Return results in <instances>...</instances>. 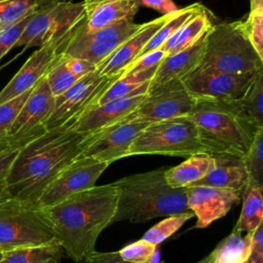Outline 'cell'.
Wrapping results in <instances>:
<instances>
[{"mask_svg":"<svg viewBox=\"0 0 263 263\" xmlns=\"http://www.w3.org/2000/svg\"><path fill=\"white\" fill-rule=\"evenodd\" d=\"M120 76L104 77L96 69L66 91L54 97L52 111L45 121L46 130L70 129L76 120L95 106L103 92Z\"/></svg>","mask_w":263,"mask_h":263,"instance_id":"obj_9","label":"cell"},{"mask_svg":"<svg viewBox=\"0 0 263 263\" xmlns=\"http://www.w3.org/2000/svg\"><path fill=\"white\" fill-rule=\"evenodd\" d=\"M170 14L142 24L136 33L129 36L111 55L97 67L100 75L104 77L121 75L124 69L138 58L139 53L152 36L166 22Z\"/></svg>","mask_w":263,"mask_h":263,"instance_id":"obj_19","label":"cell"},{"mask_svg":"<svg viewBox=\"0 0 263 263\" xmlns=\"http://www.w3.org/2000/svg\"><path fill=\"white\" fill-rule=\"evenodd\" d=\"M242 24L252 45L263 58V0H250V12Z\"/></svg>","mask_w":263,"mask_h":263,"instance_id":"obj_35","label":"cell"},{"mask_svg":"<svg viewBox=\"0 0 263 263\" xmlns=\"http://www.w3.org/2000/svg\"><path fill=\"white\" fill-rule=\"evenodd\" d=\"M78 25L71 33L60 53L87 61L98 67L121 43L136 33L142 24H136L133 21H123L90 32L79 30Z\"/></svg>","mask_w":263,"mask_h":263,"instance_id":"obj_10","label":"cell"},{"mask_svg":"<svg viewBox=\"0 0 263 263\" xmlns=\"http://www.w3.org/2000/svg\"><path fill=\"white\" fill-rule=\"evenodd\" d=\"M157 168L123 177L112 182L118 200L112 224L120 221L144 223L153 218L189 212L186 189L167 185L164 172Z\"/></svg>","mask_w":263,"mask_h":263,"instance_id":"obj_3","label":"cell"},{"mask_svg":"<svg viewBox=\"0 0 263 263\" xmlns=\"http://www.w3.org/2000/svg\"><path fill=\"white\" fill-rule=\"evenodd\" d=\"M215 159L213 168L192 186H211L240 192L249 182V175L242 158L232 154H212Z\"/></svg>","mask_w":263,"mask_h":263,"instance_id":"obj_22","label":"cell"},{"mask_svg":"<svg viewBox=\"0 0 263 263\" xmlns=\"http://www.w3.org/2000/svg\"><path fill=\"white\" fill-rule=\"evenodd\" d=\"M0 1H2V0H0Z\"/></svg>","mask_w":263,"mask_h":263,"instance_id":"obj_48","label":"cell"},{"mask_svg":"<svg viewBox=\"0 0 263 263\" xmlns=\"http://www.w3.org/2000/svg\"><path fill=\"white\" fill-rule=\"evenodd\" d=\"M54 103L45 77L31 91L20 113L7 132L3 148H22L30 141L46 133L45 121L49 117Z\"/></svg>","mask_w":263,"mask_h":263,"instance_id":"obj_12","label":"cell"},{"mask_svg":"<svg viewBox=\"0 0 263 263\" xmlns=\"http://www.w3.org/2000/svg\"><path fill=\"white\" fill-rule=\"evenodd\" d=\"M66 1H72V0H36L38 6H44L50 3H55V2H66Z\"/></svg>","mask_w":263,"mask_h":263,"instance_id":"obj_44","label":"cell"},{"mask_svg":"<svg viewBox=\"0 0 263 263\" xmlns=\"http://www.w3.org/2000/svg\"><path fill=\"white\" fill-rule=\"evenodd\" d=\"M38 7L36 0L0 1V32L29 16Z\"/></svg>","mask_w":263,"mask_h":263,"instance_id":"obj_32","label":"cell"},{"mask_svg":"<svg viewBox=\"0 0 263 263\" xmlns=\"http://www.w3.org/2000/svg\"><path fill=\"white\" fill-rule=\"evenodd\" d=\"M238 104L258 125L263 126V70L259 71Z\"/></svg>","mask_w":263,"mask_h":263,"instance_id":"obj_31","label":"cell"},{"mask_svg":"<svg viewBox=\"0 0 263 263\" xmlns=\"http://www.w3.org/2000/svg\"><path fill=\"white\" fill-rule=\"evenodd\" d=\"M192 217H194V215L191 211L167 216L162 221L151 227L142 238L148 242L158 246L160 242L177 232Z\"/></svg>","mask_w":263,"mask_h":263,"instance_id":"obj_33","label":"cell"},{"mask_svg":"<svg viewBox=\"0 0 263 263\" xmlns=\"http://www.w3.org/2000/svg\"><path fill=\"white\" fill-rule=\"evenodd\" d=\"M70 35L64 39L48 42L34 51L0 91V104L35 87L54 64Z\"/></svg>","mask_w":263,"mask_h":263,"instance_id":"obj_16","label":"cell"},{"mask_svg":"<svg viewBox=\"0 0 263 263\" xmlns=\"http://www.w3.org/2000/svg\"><path fill=\"white\" fill-rule=\"evenodd\" d=\"M165 58V53L162 49H155L152 50L137 60H135L130 65H128L121 75L132 74V73H140L147 70H150L152 68H155L159 65V63Z\"/></svg>","mask_w":263,"mask_h":263,"instance_id":"obj_38","label":"cell"},{"mask_svg":"<svg viewBox=\"0 0 263 263\" xmlns=\"http://www.w3.org/2000/svg\"><path fill=\"white\" fill-rule=\"evenodd\" d=\"M253 231L247 232L242 236L240 231L233 228L232 232L221 240L209 255L211 263H246L250 253Z\"/></svg>","mask_w":263,"mask_h":263,"instance_id":"obj_28","label":"cell"},{"mask_svg":"<svg viewBox=\"0 0 263 263\" xmlns=\"http://www.w3.org/2000/svg\"><path fill=\"white\" fill-rule=\"evenodd\" d=\"M208 32L190 47L165 57L156 68L149 90L172 80L184 81L194 73L200 67L202 62Z\"/></svg>","mask_w":263,"mask_h":263,"instance_id":"obj_21","label":"cell"},{"mask_svg":"<svg viewBox=\"0 0 263 263\" xmlns=\"http://www.w3.org/2000/svg\"><path fill=\"white\" fill-rule=\"evenodd\" d=\"M197 263H211V260H210V257L209 256H206V257H204L203 259H201L199 262H197Z\"/></svg>","mask_w":263,"mask_h":263,"instance_id":"obj_45","label":"cell"},{"mask_svg":"<svg viewBox=\"0 0 263 263\" xmlns=\"http://www.w3.org/2000/svg\"><path fill=\"white\" fill-rule=\"evenodd\" d=\"M33 13L30 14L29 16L25 17L17 24L0 32V60L7 53V51L10 48L15 46V43L17 42L20 36L22 35L26 25L31 20Z\"/></svg>","mask_w":263,"mask_h":263,"instance_id":"obj_39","label":"cell"},{"mask_svg":"<svg viewBox=\"0 0 263 263\" xmlns=\"http://www.w3.org/2000/svg\"><path fill=\"white\" fill-rule=\"evenodd\" d=\"M156 68L157 66L144 72L121 75L103 92V95L96 102L95 106L125 96L147 93Z\"/></svg>","mask_w":263,"mask_h":263,"instance_id":"obj_27","label":"cell"},{"mask_svg":"<svg viewBox=\"0 0 263 263\" xmlns=\"http://www.w3.org/2000/svg\"><path fill=\"white\" fill-rule=\"evenodd\" d=\"M59 243L37 206L5 196L0 199V250H12Z\"/></svg>","mask_w":263,"mask_h":263,"instance_id":"obj_7","label":"cell"},{"mask_svg":"<svg viewBox=\"0 0 263 263\" xmlns=\"http://www.w3.org/2000/svg\"><path fill=\"white\" fill-rule=\"evenodd\" d=\"M96 69L97 67L87 61L60 53L45 75V80L53 97H58Z\"/></svg>","mask_w":263,"mask_h":263,"instance_id":"obj_23","label":"cell"},{"mask_svg":"<svg viewBox=\"0 0 263 263\" xmlns=\"http://www.w3.org/2000/svg\"><path fill=\"white\" fill-rule=\"evenodd\" d=\"M197 101L187 90L183 81L172 80L149 90L140 107L128 115L152 123L177 117H187Z\"/></svg>","mask_w":263,"mask_h":263,"instance_id":"obj_13","label":"cell"},{"mask_svg":"<svg viewBox=\"0 0 263 263\" xmlns=\"http://www.w3.org/2000/svg\"><path fill=\"white\" fill-rule=\"evenodd\" d=\"M214 164L215 159L212 154H194L187 157L180 164L166 168L164 178L167 185L172 188H187L202 179L213 168Z\"/></svg>","mask_w":263,"mask_h":263,"instance_id":"obj_24","label":"cell"},{"mask_svg":"<svg viewBox=\"0 0 263 263\" xmlns=\"http://www.w3.org/2000/svg\"><path fill=\"white\" fill-rule=\"evenodd\" d=\"M210 12L204 7L190 17L162 46L165 57L182 51L197 42L213 26Z\"/></svg>","mask_w":263,"mask_h":263,"instance_id":"obj_25","label":"cell"},{"mask_svg":"<svg viewBox=\"0 0 263 263\" xmlns=\"http://www.w3.org/2000/svg\"><path fill=\"white\" fill-rule=\"evenodd\" d=\"M263 187L249 181L240 191L242 208L234 229L251 232L263 221Z\"/></svg>","mask_w":263,"mask_h":263,"instance_id":"obj_26","label":"cell"},{"mask_svg":"<svg viewBox=\"0 0 263 263\" xmlns=\"http://www.w3.org/2000/svg\"><path fill=\"white\" fill-rule=\"evenodd\" d=\"M86 263H129L123 261L118 252H98L93 251L85 260Z\"/></svg>","mask_w":263,"mask_h":263,"instance_id":"obj_43","label":"cell"},{"mask_svg":"<svg viewBox=\"0 0 263 263\" xmlns=\"http://www.w3.org/2000/svg\"><path fill=\"white\" fill-rule=\"evenodd\" d=\"M241 158L249 181L263 187V127L258 129L250 148Z\"/></svg>","mask_w":263,"mask_h":263,"instance_id":"obj_34","label":"cell"},{"mask_svg":"<svg viewBox=\"0 0 263 263\" xmlns=\"http://www.w3.org/2000/svg\"><path fill=\"white\" fill-rule=\"evenodd\" d=\"M138 6H144L160 12L162 15L170 14L178 10V6L173 0H134Z\"/></svg>","mask_w":263,"mask_h":263,"instance_id":"obj_42","label":"cell"},{"mask_svg":"<svg viewBox=\"0 0 263 263\" xmlns=\"http://www.w3.org/2000/svg\"><path fill=\"white\" fill-rule=\"evenodd\" d=\"M156 247L157 246L141 238L123 247L117 252L119 257L125 262L149 263L155 254Z\"/></svg>","mask_w":263,"mask_h":263,"instance_id":"obj_37","label":"cell"},{"mask_svg":"<svg viewBox=\"0 0 263 263\" xmlns=\"http://www.w3.org/2000/svg\"><path fill=\"white\" fill-rule=\"evenodd\" d=\"M117 200L118 190L110 183L96 185L40 210L67 256L75 262H85L96 251L101 232L112 225Z\"/></svg>","mask_w":263,"mask_h":263,"instance_id":"obj_1","label":"cell"},{"mask_svg":"<svg viewBox=\"0 0 263 263\" xmlns=\"http://www.w3.org/2000/svg\"><path fill=\"white\" fill-rule=\"evenodd\" d=\"M108 166V163L95 158L79 156L48 185L36 206L44 209L54 205L75 193L96 186V182Z\"/></svg>","mask_w":263,"mask_h":263,"instance_id":"obj_14","label":"cell"},{"mask_svg":"<svg viewBox=\"0 0 263 263\" xmlns=\"http://www.w3.org/2000/svg\"><path fill=\"white\" fill-rule=\"evenodd\" d=\"M20 148L5 147L0 150V199L6 196L7 178Z\"/></svg>","mask_w":263,"mask_h":263,"instance_id":"obj_40","label":"cell"},{"mask_svg":"<svg viewBox=\"0 0 263 263\" xmlns=\"http://www.w3.org/2000/svg\"><path fill=\"white\" fill-rule=\"evenodd\" d=\"M0 150H1V148H0Z\"/></svg>","mask_w":263,"mask_h":263,"instance_id":"obj_47","label":"cell"},{"mask_svg":"<svg viewBox=\"0 0 263 263\" xmlns=\"http://www.w3.org/2000/svg\"><path fill=\"white\" fill-rule=\"evenodd\" d=\"M246 263H263V221L253 231L250 253Z\"/></svg>","mask_w":263,"mask_h":263,"instance_id":"obj_41","label":"cell"},{"mask_svg":"<svg viewBox=\"0 0 263 263\" xmlns=\"http://www.w3.org/2000/svg\"><path fill=\"white\" fill-rule=\"evenodd\" d=\"M5 254H6V252H5V251H2V250H0V261H1V260L4 258Z\"/></svg>","mask_w":263,"mask_h":263,"instance_id":"obj_46","label":"cell"},{"mask_svg":"<svg viewBox=\"0 0 263 263\" xmlns=\"http://www.w3.org/2000/svg\"><path fill=\"white\" fill-rule=\"evenodd\" d=\"M62 257V247L54 243L8 251L0 263H61Z\"/></svg>","mask_w":263,"mask_h":263,"instance_id":"obj_30","label":"cell"},{"mask_svg":"<svg viewBox=\"0 0 263 263\" xmlns=\"http://www.w3.org/2000/svg\"><path fill=\"white\" fill-rule=\"evenodd\" d=\"M147 93L130 95L97 105L83 113L70 129L77 134L88 135L123 120L135 112Z\"/></svg>","mask_w":263,"mask_h":263,"instance_id":"obj_18","label":"cell"},{"mask_svg":"<svg viewBox=\"0 0 263 263\" xmlns=\"http://www.w3.org/2000/svg\"><path fill=\"white\" fill-rule=\"evenodd\" d=\"M198 69L228 74H249L263 70L261 58L252 45L242 21L213 25L205 36Z\"/></svg>","mask_w":263,"mask_h":263,"instance_id":"obj_5","label":"cell"},{"mask_svg":"<svg viewBox=\"0 0 263 263\" xmlns=\"http://www.w3.org/2000/svg\"><path fill=\"white\" fill-rule=\"evenodd\" d=\"M258 72L228 74L197 69L183 83L197 102L238 101L245 95Z\"/></svg>","mask_w":263,"mask_h":263,"instance_id":"obj_15","label":"cell"},{"mask_svg":"<svg viewBox=\"0 0 263 263\" xmlns=\"http://www.w3.org/2000/svg\"><path fill=\"white\" fill-rule=\"evenodd\" d=\"M187 205L196 217L192 228H205L224 217L240 200V192L211 186L187 187Z\"/></svg>","mask_w":263,"mask_h":263,"instance_id":"obj_17","label":"cell"},{"mask_svg":"<svg viewBox=\"0 0 263 263\" xmlns=\"http://www.w3.org/2000/svg\"><path fill=\"white\" fill-rule=\"evenodd\" d=\"M208 153L198 127L188 117H177L149 123L134 140L128 156L158 154L189 157Z\"/></svg>","mask_w":263,"mask_h":263,"instance_id":"obj_6","label":"cell"},{"mask_svg":"<svg viewBox=\"0 0 263 263\" xmlns=\"http://www.w3.org/2000/svg\"><path fill=\"white\" fill-rule=\"evenodd\" d=\"M204 6L200 3H193L184 8L178 9L172 12L166 20V22L158 29V31L152 36V38L147 42L144 48L139 53L138 58L152 51L161 48V46L194 14L202 10ZM137 58V59H138ZM136 59V60H137Z\"/></svg>","mask_w":263,"mask_h":263,"instance_id":"obj_29","label":"cell"},{"mask_svg":"<svg viewBox=\"0 0 263 263\" xmlns=\"http://www.w3.org/2000/svg\"><path fill=\"white\" fill-rule=\"evenodd\" d=\"M199 129L209 154L242 157L260 126L237 101H199L187 116Z\"/></svg>","mask_w":263,"mask_h":263,"instance_id":"obj_4","label":"cell"},{"mask_svg":"<svg viewBox=\"0 0 263 263\" xmlns=\"http://www.w3.org/2000/svg\"><path fill=\"white\" fill-rule=\"evenodd\" d=\"M33 88L25 91L24 93L11 100H8L0 104V148L1 149H3V141L7 135L8 129L10 128L17 114L20 113L22 107L24 106L25 102L29 98Z\"/></svg>","mask_w":263,"mask_h":263,"instance_id":"obj_36","label":"cell"},{"mask_svg":"<svg viewBox=\"0 0 263 263\" xmlns=\"http://www.w3.org/2000/svg\"><path fill=\"white\" fill-rule=\"evenodd\" d=\"M149 122L128 116L110 126L85 135L81 147V157H91L109 165L128 156L129 148L140 132Z\"/></svg>","mask_w":263,"mask_h":263,"instance_id":"obj_11","label":"cell"},{"mask_svg":"<svg viewBox=\"0 0 263 263\" xmlns=\"http://www.w3.org/2000/svg\"><path fill=\"white\" fill-rule=\"evenodd\" d=\"M82 2H55L38 7L15 46H42L68 37L83 18Z\"/></svg>","mask_w":263,"mask_h":263,"instance_id":"obj_8","label":"cell"},{"mask_svg":"<svg viewBox=\"0 0 263 263\" xmlns=\"http://www.w3.org/2000/svg\"><path fill=\"white\" fill-rule=\"evenodd\" d=\"M84 136L51 129L20 148L8 174L6 196L36 206L48 185L80 156Z\"/></svg>","mask_w":263,"mask_h":263,"instance_id":"obj_2","label":"cell"},{"mask_svg":"<svg viewBox=\"0 0 263 263\" xmlns=\"http://www.w3.org/2000/svg\"><path fill=\"white\" fill-rule=\"evenodd\" d=\"M84 15L78 25L83 32L99 30L123 21H133L139 6L134 0H84Z\"/></svg>","mask_w":263,"mask_h":263,"instance_id":"obj_20","label":"cell"}]
</instances>
